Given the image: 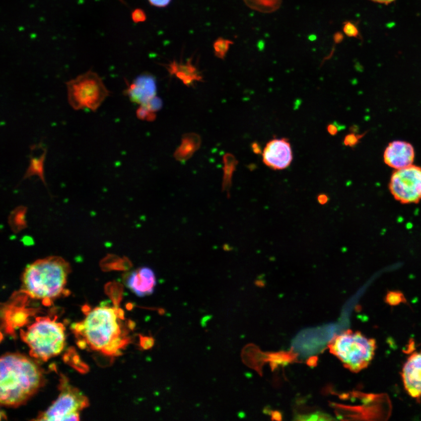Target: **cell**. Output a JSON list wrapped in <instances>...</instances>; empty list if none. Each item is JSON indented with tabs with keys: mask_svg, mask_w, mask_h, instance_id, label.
<instances>
[{
	"mask_svg": "<svg viewBox=\"0 0 421 421\" xmlns=\"http://www.w3.org/2000/svg\"><path fill=\"white\" fill-rule=\"evenodd\" d=\"M365 134H362V135H358V134H356L355 133H350L347 134L344 137L343 139V144L345 145L346 147H350V148H354L359 143V141L364 137Z\"/></svg>",
	"mask_w": 421,
	"mask_h": 421,
	"instance_id": "obj_20",
	"label": "cell"
},
{
	"mask_svg": "<svg viewBox=\"0 0 421 421\" xmlns=\"http://www.w3.org/2000/svg\"><path fill=\"white\" fill-rule=\"evenodd\" d=\"M388 187L395 200L401 204L419 202L421 200V167L412 165L395 170Z\"/></svg>",
	"mask_w": 421,
	"mask_h": 421,
	"instance_id": "obj_8",
	"label": "cell"
},
{
	"mask_svg": "<svg viewBox=\"0 0 421 421\" xmlns=\"http://www.w3.org/2000/svg\"><path fill=\"white\" fill-rule=\"evenodd\" d=\"M68 102L75 110H97L111 93L102 78L89 71L66 83Z\"/></svg>",
	"mask_w": 421,
	"mask_h": 421,
	"instance_id": "obj_6",
	"label": "cell"
},
{
	"mask_svg": "<svg viewBox=\"0 0 421 421\" xmlns=\"http://www.w3.org/2000/svg\"><path fill=\"white\" fill-rule=\"evenodd\" d=\"M343 31L344 34L349 37H357L359 35L358 29L356 25L350 22H347L344 25Z\"/></svg>",
	"mask_w": 421,
	"mask_h": 421,
	"instance_id": "obj_22",
	"label": "cell"
},
{
	"mask_svg": "<svg viewBox=\"0 0 421 421\" xmlns=\"http://www.w3.org/2000/svg\"><path fill=\"white\" fill-rule=\"evenodd\" d=\"M371 1L377 3L384 4V5H389V4L390 3L395 2V0H371Z\"/></svg>",
	"mask_w": 421,
	"mask_h": 421,
	"instance_id": "obj_30",
	"label": "cell"
},
{
	"mask_svg": "<svg viewBox=\"0 0 421 421\" xmlns=\"http://www.w3.org/2000/svg\"><path fill=\"white\" fill-rule=\"evenodd\" d=\"M263 162L265 165L274 170L289 168L293 161L291 144L287 138H275L270 140L262 152Z\"/></svg>",
	"mask_w": 421,
	"mask_h": 421,
	"instance_id": "obj_9",
	"label": "cell"
},
{
	"mask_svg": "<svg viewBox=\"0 0 421 421\" xmlns=\"http://www.w3.org/2000/svg\"><path fill=\"white\" fill-rule=\"evenodd\" d=\"M47 154L46 148L42 143L34 144L31 147L30 165L24 176V178L32 176H38L45 182L44 164Z\"/></svg>",
	"mask_w": 421,
	"mask_h": 421,
	"instance_id": "obj_14",
	"label": "cell"
},
{
	"mask_svg": "<svg viewBox=\"0 0 421 421\" xmlns=\"http://www.w3.org/2000/svg\"><path fill=\"white\" fill-rule=\"evenodd\" d=\"M402 298H403V296L400 293L392 292L388 294L386 299L388 303L394 304L401 302Z\"/></svg>",
	"mask_w": 421,
	"mask_h": 421,
	"instance_id": "obj_25",
	"label": "cell"
},
{
	"mask_svg": "<svg viewBox=\"0 0 421 421\" xmlns=\"http://www.w3.org/2000/svg\"><path fill=\"white\" fill-rule=\"evenodd\" d=\"M405 390L413 398H421V350L407 359L402 370Z\"/></svg>",
	"mask_w": 421,
	"mask_h": 421,
	"instance_id": "obj_11",
	"label": "cell"
},
{
	"mask_svg": "<svg viewBox=\"0 0 421 421\" xmlns=\"http://www.w3.org/2000/svg\"><path fill=\"white\" fill-rule=\"evenodd\" d=\"M124 313L118 307L108 305L89 310L81 322L72 326L76 335L91 349L107 356L121 355V350L130 343L122 328Z\"/></svg>",
	"mask_w": 421,
	"mask_h": 421,
	"instance_id": "obj_1",
	"label": "cell"
},
{
	"mask_svg": "<svg viewBox=\"0 0 421 421\" xmlns=\"http://www.w3.org/2000/svg\"><path fill=\"white\" fill-rule=\"evenodd\" d=\"M162 105L163 102L162 100L160 98L155 96L150 100L147 101V103L141 105V107L146 109L147 110L152 112V113H155V112L161 110Z\"/></svg>",
	"mask_w": 421,
	"mask_h": 421,
	"instance_id": "obj_19",
	"label": "cell"
},
{
	"mask_svg": "<svg viewBox=\"0 0 421 421\" xmlns=\"http://www.w3.org/2000/svg\"><path fill=\"white\" fill-rule=\"evenodd\" d=\"M169 66L168 71L170 74L175 75L184 85L188 86L192 85L194 81H201L202 80L201 76L199 75L197 68L191 64L190 61L186 64H178L174 61Z\"/></svg>",
	"mask_w": 421,
	"mask_h": 421,
	"instance_id": "obj_15",
	"label": "cell"
},
{
	"mask_svg": "<svg viewBox=\"0 0 421 421\" xmlns=\"http://www.w3.org/2000/svg\"><path fill=\"white\" fill-rule=\"evenodd\" d=\"M233 42L230 40L225 39L223 38L218 39L214 43V49L216 56L220 58V59H224L229 49H230V45Z\"/></svg>",
	"mask_w": 421,
	"mask_h": 421,
	"instance_id": "obj_18",
	"label": "cell"
},
{
	"mask_svg": "<svg viewBox=\"0 0 421 421\" xmlns=\"http://www.w3.org/2000/svg\"><path fill=\"white\" fill-rule=\"evenodd\" d=\"M224 176L223 188L225 191H228L231 186L232 175L237 167L238 161L233 155L227 154L224 156Z\"/></svg>",
	"mask_w": 421,
	"mask_h": 421,
	"instance_id": "obj_17",
	"label": "cell"
},
{
	"mask_svg": "<svg viewBox=\"0 0 421 421\" xmlns=\"http://www.w3.org/2000/svg\"><path fill=\"white\" fill-rule=\"evenodd\" d=\"M415 157L412 145L404 141L391 142L384 152L385 164L390 168L398 170L412 165Z\"/></svg>",
	"mask_w": 421,
	"mask_h": 421,
	"instance_id": "obj_10",
	"label": "cell"
},
{
	"mask_svg": "<svg viewBox=\"0 0 421 421\" xmlns=\"http://www.w3.org/2000/svg\"><path fill=\"white\" fill-rule=\"evenodd\" d=\"M126 285L139 297L150 296L154 293L157 279L151 268L143 267L130 273L125 279Z\"/></svg>",
	"mask_w": 421,
	"mask_h": 421,
	"instance_id": "obj_13",
	"label": "cell"
},
{
	"mask_svg": "<svg viewBox=\"0 0 421 421\" xmlns=\"http://www.w3.org/2000/svg\"><path fill=\"white\" fill-rule=\"evenodd\" d=\"M22 340L30 349L32 357L43 361L59 355L66 343L65 328L61 323L49 317H39L25 330Z\"/></svg>",
	"mask_w": 421,
	"mask_h": 421,
	"instance_id": "obj_4",
	"label": "cell"
},
{
	"mask_svg": "<svg viewBox=\"0 0 421 421\" xmlns=\"http://www.w3.org/2000/svg\"><path fill=\"white\" fill-rule=\"evenodd\" d=\"M252 149L253 153L256 155L262 154L263 152L262 149H261L260 145L258 143H253L252 145Z\"/></svg>",
	"mask_w": 421,
	"mask_h": 421,
	"instance_id": "obj_28",
	"label": "cell"
},
{
	"mask_svg": "<svg viewBox=\"0 0 421 421\" xmlns=\"http://www.w3.org/2000/svg\"><path fill=\"white\" fill-rule=\"evenodd\" d=\"M0 402L6 407L23 405L42 386V370L19 354H7L0 359Z\"/></svg>",
	"mask_w": 421,
	"mask_h": 421,
	"instance_id": "obj_2",
	"label": "cell"
},
{
	"mask_svg": "<svg viewBox=\"0 0 421 421\" xmlns=\"http://www.w3.org/2000/svg\"><path fill=\"white\" fill-rule=\"evenodd\" d=\"M132 20L135 23H143L147 20L146 14L143 10L136 9L134 10L131 14Z\"/></svg>",
	"mask_w": 421,
	"mask_h": 421,
	"instance_id": "obj_24",
	"label": "cell"
},
{
	"mask_svg": "<svg viewBox=\"0 0 421 421\" xmlns=\"http://www.w3.org/2000/svg\"><path fill=\"white\" fill-rule=\"evenodd\" d=\"M376 347L375 339L352 331L340 334L329 345L332 353L355 373L368 367L375 357Z\"/></svg>",
	"mask_w": 421,
	"mask_h": 421,
	"instance_id": "obj_5",
	"label": "cell"
},
{
	"mask_svg": "<svg viewBox=\"0 0 421 421\" xmlns=\"http://www.w3.org/2000/svg\"><path fill=\"white\" fill-rule=\"evenodd\" d=\"M157 82L154 76L149 74L141 75L128 85L124 94L133 103L143 104L156 96Z\"/></svg>",
	"mask_w": 421,
	"mask_h": 421,
	"instance_id": "obj_12",
	"label": "cell"
},
{
	"mask_svg": "<svg viewBox=\"0 0 421 421\" xmlns=\"http://www.w3.org/2000/svg\"><path fill=\"white\" fill-rule=\"evenodd\" d=\"M318 199L319 202H320L321 204H325V203L326 202V201H328L327 196L324 194L320 195L319 196Z\"/></svg>",
	"mask_w": 421,
	"mask_h": 421,
	"instance_id": "obj_29",
	"label": "cell"
},
{
	"mask_svg": "<svg viewBox=\"0 0 421 421\" xmlns=\"http://www.w3.org/2000/svg\"><path fill=\"white\" fill-rule=\"evenodd\" d=\"M60 393L48 409L37 420L50 421L79 420L80 412L89 406V400L78 388L61 379Z\"/></svg>",
	"mask_w": 421,
	"mask_h": 421,
	"instance_id": "obj_7",
	"label": "cell"
},
{
	"mask_svg": "<svg viewBox=\"0 0 421 421\" xmlns=\"http://www.w3.org/2000/svg\"><path fill=\"white\" fill-rule=\"evenodd\" d=\"M326 129H327V131L329 135L331 136H335L339 131L338 126L335 124V123H329Z\"/></svg>",
	"mask_w": 421,
	"mask_h": 421,
	"instance_id": "obj_27",
	"label": "cell"
},
{
	"mask_svg": "<svg viewBox=\"0 0 421 421\" xmlns=\"http://www.w3.org/2000/svg\"><path fill=\"white\" fill-rule=\"evenodd\" d=\"M139 344L142 349L145 350H150L154 346L155 339L151 336H144L140 335Z\"/></svg>",
	"mask_w": 421,
	"mask_h": 421,
	"instance_id": "obj_21",
	"label": "cell"
},
{
	"mask_svg": "<svg viewBox=\"0 0 421 421\" xmlns=\"http://www.w3.org/2000/svg\"><path fill=\"white\" fill-rule=\"evenodd\" d=\"M152 6L157 7H165L168 6L172 0H148Z\"/></svg>",
	"mask_w": 421,
	"mask_h": 421,
	"instance_id": "obj_26",
	"label": "cell"
},
{
	"mask_svg": "<svg viewBox=\"0 0 421 421\" xmlns=\"http://www.w3.org/2000/svg\"><path fill=\"white\" fill-rule=\"evenodd\" d=\"M69 264L59 257L29 264L23 275L24 291L31 298L50 301L61 296L70 272Z\"/></svg>",
	"mask_w": 421,
	"mask_h": 421,
	"instance_id": "obj_3",
	"label": "cell"
},
{
	"mask_svg": "<svg viewBox=\"0 0 421 421\" xmlns=\"http://www.w3.org/2000/svg\"><path fill=\"white\" fill-rule=\"evenodd\" d=\"M201 138L195 133H188L183 137L180 147L175 153V158L179 161H186L200 147Z\"/></svg>",
	"mask_w": 421,
	"mask_h": 421,
	"instance_id": "obj_16",
	"label": "cell"
},
{
	"mask_svg": "<svg viewBox=\"0 0 421 421\" xmlns=\"http://www.w3.org/2000/svg\"><path fill=\"white\" fill-rule=\"evenodd\" d=\"M136 115L137 118L148 121H154L155 118V113H152V112L148 111L146 109L142 107H140L138 110H137Z\"/></svg>",
	"mask_w": 421,
	"mask_h": 421,
	"instance_id": "obj_23",
	"label": "cell"
}]
</instances>
